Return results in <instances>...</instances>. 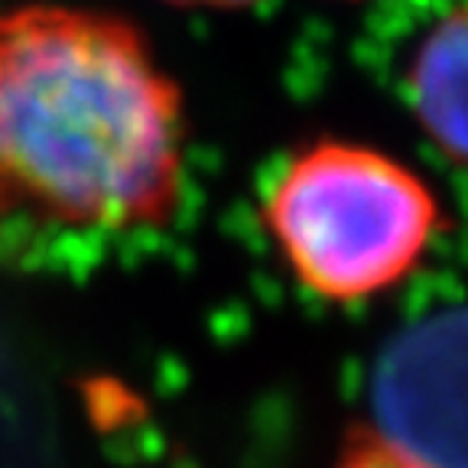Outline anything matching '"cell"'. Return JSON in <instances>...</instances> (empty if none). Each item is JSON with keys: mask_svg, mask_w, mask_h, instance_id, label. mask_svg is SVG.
<instances>
[{"mask_svg": "<svg viewBox=\"0 0 468 468\" xmlns=\"http://www.w3.org/2000/svg\"><path fill=\"white\" fill-rule=\"evenodd\" d=\"M403 468H468V306L397 332L371 378V426Z\"/></svg>", "mask_w": 468, "mask_h": 468, "instance_id": "cell-3", "label": "cell"}, {"mask_svg": "<svg viewBox=\"0 0 468 468\" xmlns=\"http://www.w3.org/2000/svg\"><path fill=\"white\" fill-rule=\"evenodd\" d=\"M413 114L432 144L468 166V10L442 16L407 75Z\"/></svg>", "mask_w": 468, "mask_h": 468, "instance_id": "cell-4", "label": "cell"}, {"mask_svg": "<svg viewBox=\"0 0 468 468\" xmlns=\"http://www.w3.org/2000/svg\"><path fill=\"white\" fill-rule=\"evenodd\" d=\"M338 468H403V465L388 452V449L380 446L371 432L358 430L348 439V446H345Z\"/></svg>", "mask_w": 468, "mask_h": 468, "instance_id": "cell-5", "label": "cell"}, {"mask_svg": "<svg viewBox=\"0 0 468 468\" xmlns=\"http://www.w3.org/2000/svg\"><path fill=\"white\" fill-rule=\"evenodd\" d=\"M263 218L306 290L365 300L417 267L439 205L403 163L367 146L319 144L283 169Z\"/></svg>", "mask_w": 468, "mask_h": 468, "instance_id": "cell-2", "label": "cell"}, {"mask_svg": "<svg viewBox=\"0 0 468 468\" xmlns=\"http://www.w3.org/2000/svg\"><path fill=\"white\" fill-rule=\"evenodd\" d=\"M169 4H179V7H212V10H234V7H248L254 0H169Z\"/></svg>", "mask_w": 468, "mask_h": 468, "instance_id": "cell-6", "label": "cell"}, {"mask_svg": "<svg viewBox=\"0 0 468 468\" xmlns=\"http://www.w3.org/2000/svg\"><path fill=\"white\" fill-rule=\"evenodd\" d=\"M183 101L140 33L98 10L0 14V215L124 234L173 215Z\"/></svg>", "mask_w": 468, "mask_h": 468, "instance_id": "cell-1", "label": "cell"}]
</instances>
